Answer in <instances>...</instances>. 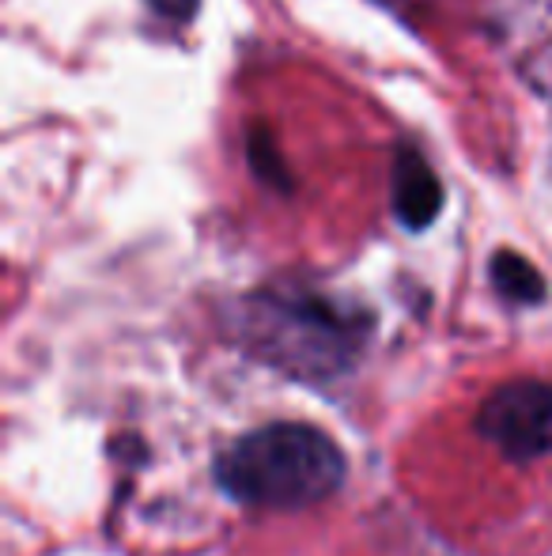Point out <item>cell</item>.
Returning a JSON list of instances; mask_svg holds the SVG:
<instances>
[{
	"label": "cell",
	"mask_w": 552,
	"mask_h": 556,
	"mask_svg": "<svg viewBox=\"0 0 552 556\" xmlns=\"http://www.w3.org/2000/svg\"><path fill=\"white\" fill-rule=\"evenodd\" d=\"M348 462L333 435L299 420H277L239 435L216 454L213 477L235 504L295 511L333 496Z\"/></svg>",
	"instance_id": "1"
},
{
	"label": "cell",
	"mask_w": 552,
	"mask_h": 556,
	"mask_svg": "<svg viewBox=\"0 0 552 556\" xmlns=\"http://www.w3.org/2000/svg\"><path fill=\"white\" fill-rule=\"evenodd\" d=\"M246 341L295 379H337L368 341V315L314 292H266L246 303Z\"/></svg>",
	"instance_id": "2"
},
{
	"label": "cell",
	"mask_w": 552,
	"mask_h": 556,
	"mask_svg": "<svg viewBox=\"0 0 552 556\" xmlns=\"http://www.w3.org/2000/svg\"><path fill=\"white\" fill-rule=\"evenodd\" d=\"M477 432L511 462L552 454V382L515 379L496 387L477 413Z\"/></svg>",
	"instance_id": "3"
},
{
	"label": "cell",
	"mask_w": 552,
	"mask_h": 556,
	"mask_svg": "<svg viewBox=\"0 0 552 556\" xmlns=\"http://www.w3.org/2000/svg\"><path fill=\"white\" fill-rule=\"evenodd\" d=\"M394 213L409 231H424L442 213V182L416 148H401L394 160Z\"/></svg>",
	"instance_id": "4"
},
{
	"label": "cell",
	"mask_w": 552,
	"mask_h": 556,
	"mask_svg": "<svg viewBox=\"0 0 552 556\" xmlns=\"http://www.w3.org/2000/svg\"><path fill=\"white\" fill-rule=\"evenodd\" d=\"M488 273H492L496 292H500L503 300L518 303V307H534V303H541L549 292L545 277H541L523 254H511V250H500V254L492 257V269Z\"/></svg>",
	"instance_id": "5"
},
{
	"label": "cell",
	"mask_w": 552,
	"mask_h": 556,
	"mask_svg": "<svg viewBox=\"0 0 552 556\" xmlns=\"http://www.w3.org/2000/svg\"><path fill=\"white\" fill-rule=\"evenodd\" d=\"M251 160H254V167H258V175L266 178V182H273L277 190H287V186H292V175L284 170V163H280V155L273 148V137H269L266 129L251 132Z\"/></svg>",
	"instance_id": "6"
},
{
	"label": "cell",
	"mask_w": 552,
	"mask_h": 556,
	"mask_svg": "<svg viewBox=\"0 0 552 556\" xmlns=\"http://www.w3.org/2000/svg\"><path fill=\"white\" fill-rule=\"evenodd\" d=\"M147 4H152L159 15H167V20H175V23L190 20V15L197 12V0H147Z\"/></svg>",
	"instance_id": "7"
}]
</instances>
